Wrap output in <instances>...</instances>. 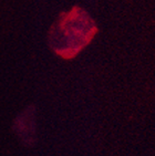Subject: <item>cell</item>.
<instances>
[{
  "label": "cell",
  "instance_id": "1",
  "mask_svg": "<svg viewBox=\"0 0 155 156\" xmlns=\"http://www.w3.org/2000/svg\"><path fill=\"white\" fill-rule=\"evenodd\" d=\"M96 33L92 18L81 8L61 13L49 33L50 47L63 59L74 58L89 44Z\"/></svg>",
  "mask_w": 155,
  "mask_h": 156
}]
</instances>
